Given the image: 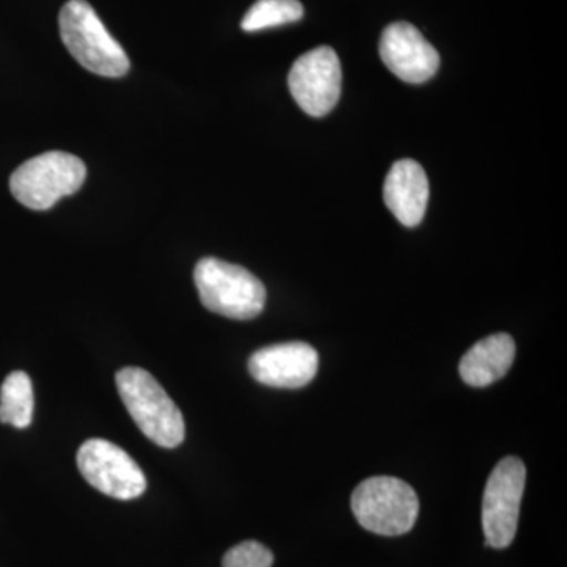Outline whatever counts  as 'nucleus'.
<instances>
[{"instance_id":"obj_1","label":"nucleus","mask_w":567,"mask_h":567,"mask_svg":"<svg viewBox=\"0 0 567 567\" xmlns=\"http://www.w3.org/2000/svg\"><path fill=\"white\" fill-rule=\"evenodd\" d=\"M118 394L142 434L155 445L175 447L185 440V421L169 394L151 372L123 368L115 375Z\"/></svg>"},{"instance_id":"obj_2","label":"nucleus","mask_w":567,"mask_h":567,"mask_svg":"<svg viewBox=\"0 0 567 567\" xmlns=\"http://www.w3.org/2000/svg\"><path fill=\"white\" fill-rule=\"evenodd\" d=\"M63 44L80 65L99 76L121 78L130 70V59L107 32L91 3L70 0L59 14Z\"/></svg>"},{"instance_id":"obj_3","label":"nucleus","mask_w":567,"mask_h":567,"mask_svg":"<svg viewBox=\"0 0 567 567\" xmlns=\"http://www.w3.org/2000/svg\"><path fill=\"white\" fill-rule=\"evenodd\" d=\"M194 282L208 311L235 320L254 319L264 311L267 290L240 265L205 257L194 268Z\"/></svg>"},{"instance_id":"obj_4","label":"nucleus","mask_w":567,"mask_h":567,"mask_svg":"<svg viewBox=\"0 0 567 567\" xmlns=\"http://www.w3.org/2000/svg\"><path fill=\"white\" fill-rule=\"evenodd\" d=\"M85 164L66 152H47L22 163L10 177V192L31 210H50L84 185Z\"/></svg>"},{"instance_id":"obj_5","label":"nucleus","mask_w":567,"mask_h":567,"mask_svg":"<svg viewBox=\"0 0 567 567\" xmlns=\"http://www.w3.org/2000/svg\"><path fill=\"white\" fill-rule=\"evenodd\" d=\"M358 524L380 536H401L415 527L420 499L398 477L375 476L363 481L352 494Z\"/></svg>"},{"instance_id":"obj_6","label":"nucleus","mask_w":567,"mask_h":567,"mask_svg":"<svg viewBox=\"0 0 567 567\" xmlns=\"http://www.w3.org/2000/svg\"><path fill=\"white\" fill-rule=\"evenodd\" d=\"M527 468L518 457L496 464L483 496V529L487 546L506 548L513 544L520 516Z\"/></svg>"},{"instance_id":"obj_7","label":"nucleus","mask_w":567,"mask_h":567,"mask_svg":"<svg viewBox=\"0 0 567 567\" xmlns=\"http://www.w3.org/2000/svg\"><path fill=\"white\" fill-rule=\"evenodd\" d=\"M78 468L92 487L117 499H134L147 488L144 473L121 446L91 439L78 451Z\"/></svg>"},{"instance_id":"obj_8","label":"nucleus","mask_w":567,"mask_h":567,"mask_svg":"<svg viewBox=\"0 0 567 567\" xmlns=\"http://www.w3.org/2000/svg\"><path fill=\"white\" fill-rule=\"evenodd\" d=\"M295 102L308 115L322 117L339 102L342 69L333 48L319 47L295 61L289 73Z\"/></svg>"},{"instance_id":"obj_9","label":"nucleus","mask_w":567,"mask_h":567,"mask_svg":"<svg viewBox=\"0 0 567 567\" xmlns=\"http://www.w3.org/2000/svg\"><path fill=\"white\" fill-rule=\"evenodd\" d=\"M380 58L391 73L409 84H423L435 76L440 55L410 22H393L380 39Z\"/></svg>"},{"instance_id":"obj_10","label":"nucleus","mask_w":567,"mask_h":567,"mask_svg":"<svg viewBox=\"0 0 567 567\" xmlns=\"http://www.w3.org/2000/svg\"><path fill=\"white\" fill-rule=\"evenodd\" d=\"M248 369L262 385L297 390L315 380L319 353L315 347L298 341L265 347L252 353Z\"/></svg>"},{"instance_id":"obj_11","label":"nucleus","mask_w":567,"mask_h":567,"mask_svg":"<svg viewBox=\"0 0 567 567\" xmlns=\"http://www.w3.org/2000/svg\"><path fill=\"white\" fill-rule=\"evenodd\" d=\"M386 207L406 227L423 221L429 203V181L423 166L413 159H401L391 166L383 185Z\"/></svg>"},{"instance_id":"obj_12","label":"nucleus","mask_w":567,"mask_h":567,"mask_svg":"<svg viewBox=\"0 0 567 567\" xmlns=\"http://www.w3.org/2000/svg\"><path fill=\"white\" fill-rule=\"evenodd\" d=\"M516 358V342L509 334L498 333L481 339L464 354L458 364L466 385L484 388L498 382L509 372Z\"/></svg>"},{"instance_id":"obj_13","label":"nucleus","mask_w":567,"mask_h":567,"mask_svg":"<svg viewBox=\"0 0 567 567\" xmlns=\"http://www.w3.org/2000/svg\"><path fill=\"white\" fill-rule=\"evenodd\" d=\"M33 388L31 377L25 372H11L0 388V423L25 429L32 423Z\"/></svg>"},{"instance_id":"obj_14","label":"nucleus","mask_w":567,"mask_h":567,"mask_svg":"<svg viewBox=\"0 0 567 567\" xmlns=\"http://www.w3.org/2000/svg\"><path fill=\"white\" fill-rule=\"evenodd\" d=\"M300 0H257L245 14L241 29L246 32L264 31L278 25L297 22L303 18Z\"/></svg>"},{"instance_id":"obj_15","label":"nucleus","mask_w":567,"mask_h":567,"mask_svg":"<svg viewBox=\"0 0 567 567\" xmlns=\"http://www.w3.org/2000/svg\"><path fill=\"white\" fill-rule=\"evenodd\" d=\"M274 561L270 548L257 540H245L226 551L223 567H271Z\"/></svg>"}]
</instances>
